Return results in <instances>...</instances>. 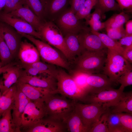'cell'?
Here are the masks:
<instances>
[{"label":"cell","instance_id":"cell-21","mask_svg":"<svg viewBox=\"0 0 132 132\" xmlns=\"http://www.w3.org/2000/svg\"><path fill=\"white\" fill-rule=\"evenodd\" d=\"M65 43L72 58L78 56L85 50L82 45L79 34L67 33L64 37Z\"/></svg>","mask_w":132,"mask_h":132},{"label":"cell","instance_id":"cell-27","mask_svg":"<svg viewBox=\"0 0 132 132\" xmlns=\"http://www.w3.org/2000/svg\"><path fill=\"white\" fill-rule=\"evenodd\" d=\"M90 31L99 37L108 49L117 52L122 55L124 47L121 45L117 41L111 38L105 34L91 30Z\"/></svg>","mask_w":132,"mask_h":132},{"label":"cell","instance_id":"cell-12","mask_svg":"<svg viewBox=\"0 0 132 132\" xmlns=\"http://www.w3.org/2000/svg\"><path fill=\"white\" fill-rule=\"evenodd\" d=\"M0 21L14 28L20 33L29 35L43 41L40 34L30 24L22 19L3 11L0 12Z\"/></svg>","mask_w":132,"mask_h":132},{"label":"cell","instance_id":"cell-41","mask_svg":"<svg viewBox=\"0 0 132 132\" xmlns=\"http://www.w3.org/2000/svg\"><path fill=\"white\" fill-rule=\"evenodd\" d=\"M117 83L121 84L119 88L123 90L125 87L132 85V70L127 71L122 74L117 80Z\"/></svg>","mask_w":132,"mask_h":132},{"label":"cell","instance_id":"cell-11","mask_svg":"<svg viewBox=\"0 0 132 132\" xmlns=\"http://www.w3.org/2000/svg\"><path fill=\"white\" fill-rule=\"evenodd\" d=\"M77 17L73 11L70 9L64 13L58 21L60 28L66 34H78L85 31H90V28L85 26Z\"/></svg>","mask_w":132,"mask_h":132},{"label":"cell","instance_id":"cell-6","mask_svg":"<svg viewBox=\"0 0 132 132\" xmlns=\"http://www.w3.org/2000/svg\"><path fill=\"white\" fill-rule=\"evenodd\" d=\"M32 42L35 46L40 57L44 61L48 63L66 69L69 68L68 63L59 53L48 44L35 38L31 35L20 33Z\"/></svg>","mask_w":132,"mask_h":132},{"label":"cell","instance_id":"cell-20","mask_svg":"<svg viewBox=\"0 0 132 132\" xmlns=\"http://www.w3.org/2000/svg\"><path fill=\"white\" fill-rule=\"evenodd\" d=\"M21 71V69L16 63L2 73L3 80L0 81V88L2 93L17 82Z\"/></svg>","mask_w":132,"mask_h":132},{"label":"cell","instance_id":"cell-24","mask_svg":"<svg viewBox=\"0 0 132 132\" xmlns=\"http://www.w3.org/2000/svg\"><path fill=\"white\" fill-rule=\"evenodd\" d=\"M65 123L68 132H88L89 129L84 124L75 109Z\"/></svg>","mask_w":132,"mask_h":132},{"label":"cell","instance_id":"cell-14","mask_svg":"<svg viewBox=\"0 0 132 132\" xmlns=\"http://www.w3.org/2000/svg\"><path fill=\"white\" fill-rule=\"evenodd\" d=\"M0 27L4 39L13 57L17 55L22 36L9 25L0 21Z\"/></svg>","mask_w":132,"mask_h":132},{"label":"cell","instance_id":"cell-3","mask_svg":"<svg viewBox=\"0 0 132 132\" xmlns=\"http://www.w3.org/2000/svg\"><path fill=\"white\" fill-rule=\"evenodd\" d=\"M57 88L55 94H60L75 101H84L87 95L77 85L71 75L62 69H58L55 76Z\"/></svg>","mask_w":132,"mask_h":132},{"label":"cell","instance_id":"cell-5","mask_svg":"<svg viewBox=\"0 0 132 132\" xmlns=\"http://www.w3.org/2000/svg\"><path fill=\"white\" fill-rule=\"evenodd\" d=\"M38 32L43 41L47 42L58 49L68 59H72L61 31L53 23L50 22L43 23Z\"/></svg>","mask_w":132,"mask_h":132},{"label":"cell","instance_id":"cell-47","mask_svg":"<svg viewBox=\"0 0 132 132\" xmlns=\"http://www.w3.org/2000/svg\"><path fill=\"white\" fill-rule=\"evenodd\" d=\"M11 65V63H9L5 66H3L0 68V75L4 72L7 68Z\"/></svg>","mask_w":132,"mask_h":132},{"label":"cell","instance_id":"cell-38","mask_svg":"<svg viewBox=\"0 0 132 132\" xmlns=\"http://www.w3.org/2000/svg\"><path fill=\"white\" fill-rule=\"evenodd\" d=\"M123 25L116 28L106 29L107 35L111 38L115 40H119L125 36L126 33Z\"/></svg>","mask_w":132,"mask_h":132},{"label":"cell","instance_id":"cell-32","mask_svg":"<svg viewBox=\"0 0 132 132\" xmlns=\"http://www.w3.org/2000/svg\"><path fill=\"white\" fill-rule=\"evenodd\" d=\"M109 111V108L102 115L99 120L91 126L88 132H109L107 120Z\"/></svg>","mask_w":132,"mask_h":132},{"label":"cell","instance_id":"cell-13","mask_svg":"<svg viewBox=\"0 0 132 132\" xmlns=\"http://www.w3.org/2000/svg\"><path fill=\"white\" fill-rule=\"evenodd\" d=\"M26 131L27 132H65L67 130L65 122L45 116Z\"/></svg>","mask_w":132,"mask_h":132},{"label":"cell","instance_id":"cell-33","mask_svg":"<svg viewBox=\"0 0 132 132\" xmlns=\"http://www.w3.org/2000/svg\"><path fill=\"white\" fill-rule=\"evenodd\" d=\"M28 65L37 69L41 75H51L55 77L58 69L53 65L46 64L40 61Z\"/></svg>","mask_w":132,"mask_h":132},{"label":"cell","instance_id":"cell-18","mask_svg":"<svg viewBox=\"0 0 132 132\" xmlns=\"http://www.w3.org/2000/svg\"><path fill=\"white\" fill-rule=\"evenodd\" d=\"M9 13L24 20L31 25L38 32L43 23L41 20L26 4Z\"/></svg>","mask_w":132,"mask_h":132},{"label":"cell","instance_id":"cell-36","mask_svg":"<svg viewBox=\"0 0 132 132\" xmlns=\"http://www.w3.org/2000/svg\"><path fill=\"white\" fill-rule=\"evenodd\" d=\"M69 0H46V11L49 10L52 13L57 12L65 7Z\"/></svg>","mask_w":132,"mask_h":132},{"label":"cell","instance_id":"cell-23","mask_svg":"<svg viewBox=\"0 0 132 132\" xmlns=\"http://www.w3.org/2000/svg\"><path fill=\"white\" fill-rule=\"evenodd\" d=\"M17 89L16 83L2 93L0 98V116L7 110H12Z\"/></svg>","mask_w":132,"mask_h":132},{"label":"cell","instance_id":"cell-31","mask_svg":"<svg viewBox=\"0 0 132 132\" xmlns=\"http://www.w3.org/2000/svg\"><path fill=\"white\" fill-rule=\"evenodd\" d=\"M13 58L11 51L3 37L0 27V59L3 66L9 63Z\"/></svg>","mask_w":132,"mask_h":132},{"label":"cell","instance_id":"cell-39","mask_svg":"<svg viewBox=\"0 0 132 132\" xmlns=\"http://www.w3.org/2000/svg\"><path fill=\"white\" fill-rule=\"evenodd\" d=\"M107 122L109 132V130L111 129L122 126L118 113L112 112L110 110L108 117Z\"/></svg>","mask_w":132,"mask_h":132},{"label":"cell","instance_id":"cell-4","mask_svg":"<svg viewBox=\"0 0 132 132\" xmlns=\"http://www.w3.org/2000/svg\"><path fill=\"white\" fill-rule=\"evenodd\" d=\"M132 70L131 64L121 54L108 49L106 58L103 70L113 83H117L118 78L123 73Z\"/></svg>","mask_w":132,"mask_h":132},{"label":"cell","instance_id":"cell-44","mask_svg":"<svg viewBox=\"0 0 132 132\" xmlns=\"http://www.w3.org/2000/svg\"><path fill=\"white\" fill-rule=\"evenodd\" d=\"M122 56L131 64L132 63V45L124 47Z\"/></svg>","mask_w":132,"mask_h":132},{"label":"cell","instance_id":"cell-7","mask_svg":"<svg viewBox=\"0 0 132 132\" xmlns=\"http://www.w3.org/2000/svg\"><path fill=\"white\" fill-rule=\"evenodd\" d=\"M109 108L96 103L83 104L76 101L75 104L76 111L89 130L91 126L99 120L102 115Z\"/></svg>","mask_w":132,"mask_h":132},{"label":"cell","instance_id":"cell-37","mask_svg":"<svg viewBox=\"0 0 132 132\" xmlns=\"http://www.w3.org/2000/svg\"><path fill=\"white\" fill-rule=\"evenodd\" d=\"M118 113L122 126L127 132H132V114L121 112Z\"/></svg>","mask_w":132,"mask_h":132},{"label":"cell","instance_id":"cell-43","mask_svg":"<svg viewBox=\"0 0 132 132\" xmlns=\"http://www.w3.org/2000/svg\"><path fill=\"white\" fill-rule=\"evenodd\" d=\"M121 10H132V0H116Z\"/></svg>","mask_w":132,"mask_h":132},{"label":"cell","instance_id":"cell-50","mask_svg":"<svg viewBox=\"0 0 132 132\" xmlns=\"http://www.w3.org/2000/svg\"><path fill=\"white\" fill-rule=\"evenodd\" d=\"M2 94V92L1 89H0V98Z\"/></svg>","mask_w":132,"mask_h":132},{"label":"cell","instance_id":"cell-49","mask_svg":"<svg viewBox=\"0 0 132 132\" xmlns=\"http://www.w3.org/2000/svg\"><path fill=\"white\" fill-rule=\"evenodd\" d=\"M3 66L2 63L0 61V68L1 67H2Z\"/></svg>","mask_w":132,"mask_h":132},{"label":"cell","instance_id":"cell-8","mask_svg":"<svg viewBox=\"0 0 132 132\" xmlns=\"http://www.w3.org/2000/svg\"><path fill=\"white\" fill-rule=\"evenodd\" d=\"M17 82L27 84L43 89L52 94H55L57 88V80L54 77L43 75L31 76L25 74L22 70Z\"/></svg>","mask_w":132,"mask_h":132},{"label":"cell","instance_id":"cell-26","mask_svg":"<svg viewBox=\"0 0 132 132\" xmlns=\"http://www.w3.org/2000/svg\"><path fill=\"white\" fill-rule=\"evenodd\" d=\"M130 18L127 14L122 11L119 14H113L104 22L106 29L120 27L126 22Z\"/></svg>","mask_w":132,"mask_h":132},{"label":"cell","instance_id":"cell-2","mask_svg":"<svg viewBox=\"0 0 132 132\" xmlns=\"http://www.w3.org/2000/svg\"><path fill=\"white\" fill-rule=\"evenodd\" d=\"M107 50L94 51L85 50L78 56L76 70L89 74L99 73L103 70Z\"/></svg>","mask_w":132,"mask_h":132},{"label":"cell","instance_id":"cell-16","mask_svg":"<svg viewBox=\"0 0 132 132\" xmlns=\"http://www.w3.org/2000/svg\"><path fill=\"white\" fill-rule=\"evenodd\" d=\"M17 55L20 62L23 64H31L40 61L36 48L26 40L21 41Z\"/></svg>","mask_w":132,"mask_h":132},{"label":"cell","instance_id":"cell-46","mask_svg":"<svg viewBox=\"0 0 132 132\" xmlns=\"http://www.w3.org/2000/svg\"><path fill=\"white\" fill-rule=\"evenodd\" d=\"M125 36L132 35V20H129L126 24Z\"/></svg>","mask_w":132,"mask_h":132},{"label":"cell","instance_id":"cell-25","mask_svg":"<svg viewBox=\"0 0 132 132\" xmlns=\"http://www.w3.org/2000/svg\"><path fill=\"white\" fill-rule=\"evenodd\" d=\"M110 111L113 113L125 112L132 114V92H124L116 104Z\"/></svg>","mask_w":132,"mask_h":132},{"label":"cell","instance_id":"cell-48","mask_svg":"<svg viewBox=\"0 0 132 132\" xmlns=\"http://www.w3.org/2000/svg\"><path fill=\"white\" fill-rule=\"evenodd\" d=\"M6 0H0V12L2 9L4 7Z\"/></svg>","mask_w":132,"mask_h":132},{"label":"cell","instance_id":"cell-29","mask_svg":"<svg viewBox=\"0 0 132 132\" xmlns=\"http://www.w3.org/2000/svg\"><path fill=\"white\" fill-rule=\"evenodd\" d=\"M90 74L75 70L71 75L77 87L88 96L90 93V89L87 82Z\"/></svg>","mask_w":132,"mask_h":132},{"label":"cell","instance_id":"cell-10","mask_svg":"<svg viewBox=\"0 0 132 132\" xmlns=\"http://www.w3.org/2000/svg\"><path fill=\"white\" fill-rule=\"evenodd\" d=\"M123 90L112 88L88 95L84 101L96 103L109 108L115 105L122 96Z\"/></svg>","mask_w":132,"mask_h":132},{"label":"cell","instance_id":"cell-19","mask_svg":"<svg viewBox=\"0 0 132 132\" xmlns=\"http://www.w3.org/2000/svg\"><path fill=\"white\" fill-rule=\"evenodd\" d=\"M90 31H85L79 33L85 49L94 51H99L107 49L99 37Z\"/></svg>","mask_w":132,"mask_h":132},{"label":"cell","instance_id":"cell-30","mask_svg":"<svg viewBox=\"0 0 132 132\" xmlns=\"http://www.w3.org/2000/svg\"><path fill=\"white\" fill-rule=\"evenodd\" d=\"M11 110L5 111L0 118V132H16L12 122Z\"/></svg>","mask_w":132,"mask_h":132},{"label":"cell","instance_id":"cell-1","mask_svg":"<svg viewBox=\"0 0 132 132\" xmlns=\"http://www.w3.org/2000/svg\"><path fill=\"white\" fill-rule=\"evenodd\" d=\"M76 102L62 95L48 93L44 99L45 116L65 122L74 111Z\"/></svg>","mask_w":132,"mask_h":132},{"label":"cell","instance_id":"cell-17","mask_svg":"<svg viewBox=\"0 0 132 132\" xmlns=\"http://www.w3.org/2000/svg\"><path fill=\"white\" fill-rule=\"evenodd\" d=\"M87 82L90 89L89 95L112 88L113 83L106 75L99 73L90 74Z\"/></svg>","mask_w":132,"mask_h":132},{"label":"cell","instance_id":"cell-45","mask_svg":"<svg viewBox=\"0 0 132 132\" xmlns=\"http://www.w3.org/2000/svg\"><path fill=\"white\" fill-rule=\"evenodd\" d=\"M118 41L121 45L128 46L132 45V35L125 36Z\"/></svg>","mask_w":132,"mask_h":132},{"label":"cell","instance_id":"cell-34","mask_svg":"<svg viewBox=\"0 0 132 132\" xmlns=\"http://www.w3.org/2000/svg\"><path fill=\"white\" fill-rule=\"evenodd\" d=\"M97 2V0H86L82 7L76 14L77 18L80 20H88L90 17L91 10Z\"/></svg>","mask_w":132,"mask_h":132},{"label":"cell","instance_id":"cell-9","mask_svg":"<svg viewBox=\"0 0 132 132\" xmlns=\"http://www.w3.org/2000/svg\"><path fill=\"white\" fill-rule=\"evenodd\" d=\"M45 116L44 101L31 100L22 114L21 127L27 129L35 125Z\"/></svg>","mask_w":132,"mask_h":132},{"label":"cell","instance_id":"cell-15","mask_svg":"<svg viewBox=\"0 0 132 132\" xmlns=\"http://www.w3.org/2000/svg\"><path fill=\"white\" fill-rule=\"evenodd\" d=\"M30 100L17 87L12 110V122L16 132H20L22 116L26 106Z\"/></svg>","mask_w":132,"mask_h":132},{"label":"cell","instance_id":"cell-35","mask_svg":"<svg viewBox=\"0 0 132 132\" xmlns=\"http://www.w3.org/2000/svg\"><path fill=\"white\" fill-rule=\"evenodd\" d=\"M95 6L100 8L102 13L110 11H120L119 6L115 0H97Z\"/></svg>","mask_w":132,"mask_h":132},{"label":"cell","instance_id":"cell-42","mask_svg":"<svg viewBox=\"0 0 132 132\" xmlns=\"http://www.w3.org/2000/svg\"><path fill=\"white\" fill-rule=\"evenodd\" d=\"M86 0H71L70 9L76 14L81 8Z\"/></svg>","mask_w":132,"mask_h":132},{"label":"cell","instance_id":"cell-40","mask_svg":"<svg viewBox=\"0 0 132 132\" xmlns=\"http://www.w3.org/2000/svg\"><path fill=\"white\" fill-rule=\"evenodd\" d=\"M24 4L23 0H6L3 12L10 13Z\"/></svg>","mask_w":132,"mask_h":132},{"label":"cell","instance_id":"cell-28","mask_svg":"<svg viewBox=\"0 0 132 132\" xmlns=\"http://www.w3.org/2000/svg\"><path fill=\"white\" fill-rule=\"evenodd\" d=\"M34 13L41 20L46 11V0H23Z\"/></svg>","mask_w":132,"mask_h":132},{"label":"cell","instance_id":"cell-22","mask_svg":"<svg viewBox=\"0 0 132 132\" xmlns=\"http://www.w3.org/2000/svg\"><path fill=\"white\" fill-rule=\"evenodd\" d=\"M19 89L30 100L44 101L45 95L50 93L43 89L32 86L29 84L17 82Z\"/></svg>","mask_w":132,"mask_h":132}]
</instances>
